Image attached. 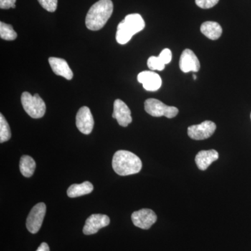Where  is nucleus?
I'll use <instances>...</instances> for the list:
<instances>
[{
	"instance_id": "21",
	"label": "nucleus",
	"mask_w": 251,
	"mask_h": 251,
	"mask_svg": "<svg viewBox=\"0 0 251 251\" xmlns=\"http://www.w3.org/2000/svg\"><path fill=\"white\" fill-rule=\"evenodd\" d=\"M148 66L151 71H163L166 64L162 62L159 57L151 56L148 59Z\"/></svg>"
},
{
	"instance_id": "4",
	"label": "nucleus",
	"mask_w": 251,
	"mask_h": 251,
	"mask_svg": "<svg viewBox=\"0 0 251 251\" xmlns=\"http://www.w3.org/2000/svg\"><path fill=\"white\" fill-rule=\"evenodd\" d=\"M21 103L25 111L27 112L31 118L39 119L45 115V102L38 94L32 96L29 92H23L21 96Z\"/></svg>"
},
{
	"instance_id": "20",
	"label": "nucleus",
	"mask_w": 251,
	"mask_h": 251,
	"mask_svg": "<svg viewBox=\"0 0 251 251\" xmlns=\"http://www.w3.org/2000/svg\"><path fill=\"white\" fill-rule=\"evenodd\" d=\"M11 137L9 124L2 114H0V143L8 141Z\"/></svg>"
},
{
	"instance_id": "11",
	"label": "nucleus",
	"mask_w": 251,
	"mask_h": 251,
	"mask_svg": "<svg viewBox=\"0 0 251 251\" xmlns=\"http://www.w3.org/2000/svg\"><path fill=\"white\" fill-rule=\"evenodd\" d=\"M179 68L184 73L198 72L201 69V63L191 50L185 49L180 57Z\"/></svg>"
},
{
	"instance_id": "19",
	"label": "nucleus",
	"mask_w": 251,
	"mask_h": 251,
	"mask_svg": "<svg viewBox=\"0 0 251 251\" xmlns=\"http://www.w3.org/2000/svg\"><path fill=\"white\" fill-rule=\"evenodd\" d=\"M0 37L6 41H14L17 37V33L11 25L0 23Z\"/></svg>"
},
{
	"instance_id": "25",
	"label": "nucleus",
	"mask_w": 251,
	"mask_h": 251,
	"mask_svg": "<svg viewBox=\"0 0 251 251\" xmlns=\"http://www.w3.org/2000/svg\"><path fill=\"white\" fill-rule=\"evenodd\" d=\"M16 1V0H0V8L1 9H9L11 8L15 9Z\"/></svg>"
},
{
	"instance_id": "10",
	"label": "nucleus",
	"mask_w": 251,
	"mask_h": 251,
	"mask_svg": "<svg viewBox=\"0 0 251 251\" xmlns=\"http://www.w3.org/2000/svg\"><path fill=\"white\" fill-rule=\"evenodd\" d=\"M94 125V118L90 108L83 106L79 109L76 115V126L81 133L90 134L93 130Z\"/></svg>"
},
{
	"instance_id": "8",
	"label": "nucleus",
	"mask_w": 251,
	"mask_h": 251,
	"mask_svg": "<svg viewBox=\"0 0 251 251\" xmlns=\"http://www.w3.org/2000/svg\"><path fill=\"white\" fill-rule=\"evenodd\" d=\"M131 220L136 227L143 229H150L157 221L154 211L150 209H143L132 214Z\"/></svg>"
},
{
	"instance_id": "6",
	"label": "nucleus",
	"mask_w": 251,
	"mask_h": 251,
	"mask_svg": "<svg viewBox=\"0 0 251 251\" xmlns=\"http://www.w3.org/2000/svg\"><path fill=\"white\" fill-rule=\"evenodd\" d=\"M46 212V206L44 202L36 204L29 212L26 221V226L28 231L31 234L37 233L41 229Z\"/></svg>"
},
{
	"instance_id": "28",
	"label": "nucleus",
	"mask_w": 251,
	"mask_h": 251,
	"mask_svg": "<svg viewBox=\"0 0 251 251\" xmlns=\"http://www.w3.org/2000/svg\"></svg>"
},
{
	"instance_id": "27",
	"label": "nucleus",
	"mask_w": 251,
	"mask_h": 251,
	"mask_svg": "<svg viewBox=\"0 0 251 251\" xmlns=\"http://www.w3.org/2000/svg\"><path fill=\"white\" fill-rule=\"evenodd\" d=\"M193 79H194V80H196V79H197V76H196V75H193Z\"/></svg>"
},
{
	"instance_id": "17",
	"label": "nucleus",
	"mask_w": 251,
	"mask_h": 251,
	"mask_svg": "<svg viewBox=\"0 0 251 251\" xmlns=\"http://www.w3.org/2000/svg\"><path fill=\"white\" fill-rule=\"evenodd\" d=\"M94 190V186L90 181H85L80 184H74L68 188L67 195L69 198H77L90 194Z\"/></svg>"
},
{
	"instance_id": "16",
	"label": "nucleus",
	"mask_w": 251,
	"mask_h": 251,
	"mask_svg": "<svg viewBox=\"0 0 251 251\" xmlns=\"http://www.w3.org/2000/svg\"><path fill=\"white\" fill-rule=\"evenodd\" d=\"M201 32L211 40H217L222 35L223 29L219 23L206 21L201 27Z\"/></svg>"
},
{
	"instance_id": "14",
	"label": "nucleus",
	"mask_w": 251,
	"mask_h": 251,
	"mask_svg": "<svg viewBox=\"0 0 251 251\" xmlns=\"http://www.w3.org/2000/svg\"><path fill=\"white\" fill-rule=\"evenodd\" d=\"M49 61L51 69L56 75L65 77L69 80H72L74 74L65 59L50 57Z\"/></svg>"
},
{
	"instance_id": "13",
	"label": "nucleus",
	"mask_w": 251,
	"mask_h": 251,
	"mask_svg": "<svg viewBox=\"0 0 251 251\" xmlns=\"http://www.w3.org/2000/svg\"><path fill=\"white\" fill-rule=\"evenodd\" d=\"M138 80L143 84L144 89L150 92H155L161 87V77L156 73L151 71L140 72L138 75Z\"/></svg>"
},
{
	"instance_id": "24",
	"label": "nucleus",
	"mask_w": 251,
	"mask_h": 251,
	"mask_svg": "<svg viewBox=\"0 0 251 251\" xmlns=\"http://www.w3.org/2000/svg\"><path fill=\"white\" fill-rule=\"evenodd\" d=\"M158 57H159L160 59H161L162 62L164 63L166 65V64H169V63L171 62L173 55H172L171 50L165 49L161 51V52L160 53Z\"/></svg>"
},
{
	"instance_id": "26",
	"label": "nucleus",
	"mask_w": 251,
	"mask_h": 251,
	"mask_svg": "<svg viewBox=\"0 0 251 251\" xmlns=\"http://www.w3.org/2000/svg\"><path fill=\"white\" fill-rule=\"evenodd\" d=\"M36 251H50L49 246L45 242L42 243Z\"/></svg>"
},
{
	"instance_id": "5",
	"label": "nucleus",
	"mask_w": 251,
	"mask_h": 251,
	"mask_svg": "<svg viewBox=\"0 0 251 251\" xmlns=\"http://www.w3.org/2000/svg\"><path fill=\"white\" fill-rule=\"evenodd\" d=\"M145 110L149 115L155 117L164 116L174 118L179 113L176 107L169 106L156 99H148L145 102Z\"/></svg>"
},
{
	"instance_id": "22",
	"label": "nucleus",
	"mask_w": 251,
	"mask_h": 251,
	"mask_svg": "<svg viewBox=\"0 0 251 251\" xmlns=\"http://www.w3.org/2000/svg\"><path fill=\"white\" fill-rule=\"evenodd\" d=\"M41 6L49 12H54L57 7V0H38Z\"/></svg>"
},
{
	"instance_id": "3",
	"label": "nucleus",
	"mask_w": 251,
	"mask_h": 251,
	"mask_svg": "<svg viewBox=\"0 0 251 251\" xmlns=\"http://www.w3.org/2000/svg\"><path fill=\"white\" fill-rule=\"evenodd\" d=\"M145 23L138 14L127 15L125 19L119 23L116 33L117 43L122 45L127 44L133 35L143 30Z\"/></svg>"
},
{
	"instance_id": "9",
	"label": "nucleus",
	"mask_w": 251,
	"mask_h": 251,
	"mask_svg": "<svg viewBox=\"0 0 251 251\" xmlns=\"http://www.w3.org/2000/svg\"><path fill=\"white\" fill-rule=\"evenodd\" d=\"M110 222V218L105 214H92L86 220L82 231L86 235L96 234L99 232V229L109 226Z\"/></svg>"
},
{
	"instance_id": "7",
	"label": "nucleus",
	"mask_w": 251,
	"mask_h": 251,
	"mask_svg": "<svg viewBox=\"0 0 251 251\" xmlns=\"http://www.w3.org/2000/svg\"><path fill=\"white\" fill-rule=\"evenodd\" d=\"M216 129L215 123L211 121H204L201 125H193L188 127V135L193 140H206L214 134Z\"/></svg>"
},
{
	"instance_id": "23",
	"label": "nucleus",
	"mask_w": 251,
	"mask_h": 251,
	"mask_svg": "<svg viewBox=\"0 0 251 251\" xmlns=\"http://www.w3.org/2000/svg\"><path fill=\"white\" fill-rule=\"evenodd\" d=\"M219 0H196V4L201 9H208L214 7Z\"/></svg>"
},
{
	"instance_id": "2",
	"label": "nucleus",
	"mask_w": 251,
	"mask_h": 251,
	"mask_svg": "<svg viewBox=\"0 0 251 251\" xmlns=\"http://www.w3.org/2000/svg\"><path fill=\"white\" fill-rule=\"evenodd\" d=\"M143 163L135 153L126 150H119L112 158V168L120 176L137 174L141 171Z\"/></svg>"
},
{
	"instance_id": "1",
	"label": "nucleus",
	"mask_w": 251,
	"mask_h": 251,
	"mask_svg": "<svg viewBox=\"0 0 251 251\" xmlns=\"http://www.w3.org/2000/svg\"><path fill=\"white\" fill-rule=\"evenodd\" d=\"M112 12L113 3L111 0H99L89 10L86 16V26L92 31L102 29L108 22Z\"/></svg>"
},
{
	"instance_id": "18",
	"label": "nucleus",
	"mask_w": 251,
	"mask_h": 251,
	"mask_svg": "<svg viewBox=\"0 0 251 251\" xmlns=\"http://www.w3.org/2000/svg\"><path fill=\"white\" fill-rule=\"evenodd\" d=\"M20 171L23 176L30 177L34 174L36 169V163L31 156L24 155L20 161Z\"/></svg>"
},
{
	"instance_id": "15",
	"label": "nucleus",
	"mask_w": 251,
	"mask_h": 251,
	"mask_svg": "<svg viewBox=\"0 0 251 251\" xmlns=\"http://www.w3.org/2000/svg\"><path fill=\"white\" fill-rule=\"evenodd\" d=\"M219 158V152L216 150H202L196 155L195 161L201 171H206L211 163L217 161Z\"/></svg>"
},
{
	"instance_id": "12",
	"label": "nucleus",
	"mask_w": 251,
	"mask_h": 251,
	"mask_svg": "<svg viewBox=\"0 0 251 251\" xmlns=\"http://www.w3.org/2000/svg\"><path fill=\"white\" fill-rule=\"evenodd\" d=\"M112 117L116 119L119 125L126 127L132 122L131 112L128 105L120 99L114 102V110Z\"/></svg>"
}]
</instances>
